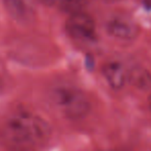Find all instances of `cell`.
I'll list each match as a JSON object with an SVG mask.
<instances>
[{"mask_svg":"<svg viewBox=\"0 0 151 151\" xmlns=\"http://www.w3.org/2000/svg\"><path fill=\"white\" fill-rule=\"evenodd\" d=\"M7 132L11 138L22 147L44 144L52 134L50 124L44 118L27 111L17 112L9 117Z\"/></svg>","mask_w":151,"mask_h":151,"instance_id":"cell-1","label":"cell"},{"mask_svg":"<svg viewBox=\"0 0 151 151\" xmlns=\"http://www.w3.org/2000/svg\"><path fill=\"white\" fill-rule=\"evenodd\" d=\"M51 101L63 116L70 119L83 118L89 113L91 108L87 95L77 87L68 85H62L53 89Z\"/></svg>","mask_w":151,"mask_h":151,"instance_id":"cell-2","label":"cell"},{"mask_svg":"<svg viewBox=\"0 0 151 151\" xmlns=\"http://www.w3.org/2000/svg\"><path fill=\"white\" fill-rule=\"evenodd\" d=\"M105 29L110 36L122 42H132L140 33L138 24L132 18L122 14L110 16L105 23Z\"/></svg>","mask_w":151,"mask_h":151,"instance_id":"cell-3","label":"cell"},{"mask_svg":"<svg viewBox=\"0 0 151 151\" xmlns=\"http://www.w3.org/2000/svg\"><path fill=\"white\" fill-rule=\"evenodd\" d=\"M65 28L71 37L81 42H91L96 36V25L94 20L82 12L71 14L67 19Z\"/></svg>","mask_w":151,"mask_h":151,"instance_id":"cell-4","label":"cell"},{"mask_svg":"<svg viewBox=\"0 0 151 151\" xmlns=\"http://www.w3.org/2000/svg\"><path fill=\"white\" fill-rule=\"evenodd\" d=\"M4 4L9 16L19 23H28L35 16L34 0H4Z\"/></svg>","mask_w":151,"mask_h":151,"instance_id":"cell-5","label":"cell"},{"mask_svg":"<svg viewBox=\"0 0 151 151\" xmlns=\"http://www.w3.org/2000/svg\"><path fill=\"white\" fill-rule=\"evenodd\" d=\"M103 76L107 83L115 90L123 88L128 81V73L118 61H109L103 66Z\"/></svg>","mask_w":151,"mask_h":151,"instance_id":"cell-6","label":"cell"},{"mask_svg":"<svg viewBox=\"0 0 151 151\" xmlns=\"http://www.w3.org/2000/svg\"><path fill=\"white\" fill-rule=\"evenodd\" d=\"M128 82L142 90H151V73L143 68H136L128 73Z\"/></svg>","mask_w":151,"mask_h":151,"instance_id":"cell-7","label":"cell"},{"mask_svg":"<svg viewBox=\"0 0 151 151\" xmlns=\"http://www.w3.org/2000/svg\"><path fill=\"white\" fill-rule=\"evenodd\" d=\"M40 1L48 6H52V5H60L62 0H40Z\"/></svg>","mask_w":151,"mask_h":151,"instance_id":"cell-8","label":"cell"},{"mask_svg":"<svg viewBox=\"0 0 151 151\" xmlns=\"http://www.w3.org/2000/svg\"><path fill=\"white\" fill-rule=\"evenodd\" d=\"M148 105H149V109L151 110V94H150V96H149V99H148Z\"/></svg>","mask_w":151,"mask_h":151,"instance_id":"cell-9","label":"cell"},{"mask_svg":"<svg viewBox=\"0 0 151 151\" xmlns=\"http://www.w3.org/2000/svg\"><path fill=\"white\" fill-rule=\"evenodd\" d=\"M22 151H30V150H28V149H22Z\"/></svg>","mask_w":151,"mask_h":151,"instance_id":"cell-10","label":"cell"},{"mask_svg":"<svg viewBox=\"0 0 151 151\" xmlns=\"http://www.w3.org/2000/svg\"><path fill=\"white\" fill-rule=\"evenodd\" d=\"M109 1H115V0H109Z\"/></svg>","mask_w":151,"mask_h":151,"instance_id":"cell-11","label":"cell"}]
</instances>
